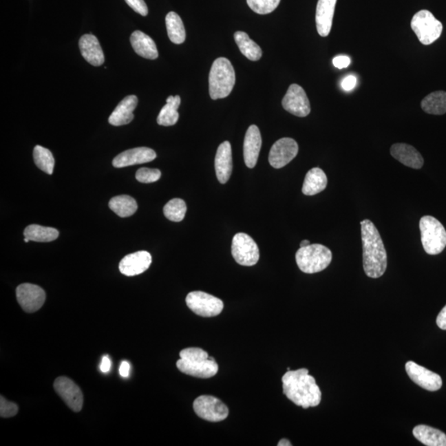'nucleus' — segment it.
<instances>
[{
  "mask_svg": "<svg viewBox=\"0 0 446 446\" xmlns=\"http://www.w3.org/2000/svg\"><path fill=\"white\" fill-rule=\"evenodd\" d=\"M282 383L284 394L297 406L307 409L320 404L321 392L307 369L288 370L283 376Z\"/></svg>",
  "mask_w": 446,
  "mask_h": 446,
  "instance_id": "nucleus-1",
  "label": "nucleus"
},
{
  "mask_svg": "<svg viewBox=\"0 0 446 446\" xmlns=\"http://www.w3.org/2000/svg\"><path fill=\"white\" fill-rule=\"evenodd\" d=\"M363 270L368 277L378 279L387 270V257L381 235L369 219L361 222Z\"/></svg>",
  "mask_w": 446,
  "mask_h": 446,
  "instance_id": "nucleus-2",
  "label": "nucleus"
},
{
  "mask_svg": "<svg viewBox=\"0 0 446 446\" xmlns=\"http://www.w3.org/2000/svg\"><path fill=\"white\" fill-rule=\"evenodd\" d=\"M235 83V74L230 61L224 57L213 62L209 73V94L216 100L231 94Z\"/></svg>",
  "mask_w": 446,
  "mask_h": 446,
  "instance_id": "nucleus-3",
  "label": "nucleus"
},
{
  "mask_svg": "<svg viewBox=\"0 0 446 446\" xmlns=\"http://www.w3.org/2000/svg\"><path fill=\"white\" fill-rule=\"evenodd\" d=\"M332 259V251L320 244H310L308 246L300 247L296 253L297 266L306 274H315L324 270Z\"/></svg>",
  "mask_w": 446,
  "mask_h": 446,
  "instance_id": "nucleus-4",
  "label": "nucleus"
},
{
  "mask_svg": "<svg viewBox=\"0 0 446 446\" xmlns=\"http://www.w3.org/2000/svg\"><path fill=\"white\" fill-rule=\"evenodd\" d=\"M421 243L428 255L441 253L446 246V231L443 225L432 216H424L420 220Z\"/></svg>",
  "mask_w": 446,
  "mask_h": 446,
  "instance_id": "nucleus-5",
  "label": "nucleus"
},
{
  "mask_svg": "<svg viewBox=\"0 0 446 446\" xmlns=\"http://www.w3.org/2000/svg\"><path fill=\"white\" fill-rule=\"evenodd\" d=\"M411 28L420 43L425 45L435 43L443 31V25L440 21L431 12L425 10L413 16Z\"/></svg>",
  "mask_w": 446,
  "mask_h": 446,
  "instance_id": "nucleus-6",
  "label": "nucleus"
},
{
  "mask_svg": "<svg viewBox=\"0 0 446 446\" xmlns=\"http://www.w3.org/2000/svg\"><path fill=\"white\" fill-rule=\"evenodd\" d=\"M186 304L193 312L204 317H216L224 308L223 301L218 297L202 291L189 293L186 297Z\"/></svg>",
  "mask_w": 446,
  "mask_h": 446,
  "instance_id": "nucleus-7",
  "label": "nucleus"
},
{
  "mask_svg": "<svg viewBox=\"0 0 446 446\" xmlns=\"http://www.w3.org/2000/svg\"><path fill=\"white\" fill-rule=\"evenodd\" d=\"M231 254L235 262L243 266H255L259 259L257 244L246 233H237L234 235L231 244Z\"/></svg>",
  "mask_w": 446,
  "mask_h": 446,
  "instance_id": "nucleus-8",
  "label": "nucleus"
},
{
  "mask_svg": "<svg viewBox=\"0 0 446 446\" xmlns=\"http://www.w3.org/2000/svg\"><path fill=\"white\" fill-rule=\"evenodd\" d=\"M193 410L200 418L217 423L225 420L229 414V409L215 396L202 395L194 401Z\"/></svg>",
  "mask_w": 446,
  "mask_h": 446,
  "instance_id": "nucleus-9",
  "label": "nucleus"
},
{
  "mask_svg": "<svg viewBox=\"0 0 446 446\" xmlns=\"http://www.w3.org/2000/svg\"><path fill=\"white\" fill-rule=\"evenodd\" d=\"M16 296L21 308L28 313L39 311L45 301L43 289L32 284H20L16 289Z\"/></svg>",
  "mask_w": 446,
  "mask_h": 446,
  "instance_id": "nucleus-10",
  "label": "nucleus"
},
{
  "mask_svg": "<svg viewBox=\"0 0 446 446\" xmlns=\"http://www.w3.org/2000/svg\"><path fill=\"white\" fill-rule=\"evenodd\" d=\"M284 109L297 117L304 118L311 111V106L307 94L299 85L289 86L286 94L283 98Z\"/></svg>",
  "mask_w": 446,
  "mask_h": 446,
  "instance_id": "nucleus-11",
  "label": "nucleus"
},
{
  "mask_svg": "<svg viewBox=\"0 0 446 446\" xmlns=\"http://www.w3.org/2000/svg\"><path fill=\"white\" fill-rule=\"evenodd\" d=\"M299 152V145L295 140L284 138L277 140L270 149L268 161L271 167L280 169L295 158Z\"/></svg>",
  "mask_w": 446,
  "mask_h": 446,
  "instance_id": "nucleus-12",
  "label": "nucleus"
},
{
  "mask_svg": "<svg viewBox=\"0 0 446 446\" xmlns=\"http://www.w3.org/2000/svg\"><path fill=\"white\" fill-rule=\"evenodd\" d=\"M54 390L73 412H81L84 398L81 388L72 379L66 377L57 378L54 382Z\"/></svg>",
  "mask_w": 446,
  "mask_h": 446,
  "instance_id": "nucleus-13",
  "label": "nucleus"
},
{
  "mask_svg": "<svg viewBox=\"0 0 446 446\" xmlns=\"http://www.w3.org/2000/svg\"><path fill=\"white\" fill-rule=\"evenodd\" d=\"M405 369L409 378L425 390L437 391L442 387V379L439 374L417 365L415 362H407Z\"/></svg>",
  "mask_w": 446,
  "mask_h": 446,
  "instance_id": "nucleus-14",
  "label": "nucleus"
},
{
  "mask_svg": "<svg viewBox=\"0 0 446 446\" xmlns=\"http://www.w3.org/2000/svg\"><path fill=\"white\" fill-rule=\"evenodd\" d=\"M178 369L182 373L201 379H209L216 375L218 372V365L213 357L204 361H186L180 359L176 363Z\"/></svg>",
  "mask_w": 446,
  "mask_h": 446,
  "instance_id": "nucleus-15",
  "label": "nucleus"
},
{
  "mask_svg": "<svg viewBox=\"0 0 446 446\" xmlns=\"http://www.w3.org/2000/svg\"><path fill=\"white\" fill-rule=\"evenodd\" d=\"M151 255L149 252L142 251L127 255L119 263V270L126 276L142 274L151 266Z\"/></svg>",
  "mask_w": 446,
  "mask_h": 446,
  "instance_id": "nucleus-16",
  "label": "nucleus"
},
{
  "mask_svg": "<svg viewBox=\"0 0 446 446\" xmlns=\"http://www.w3.org/2000/svg\"><path fill=\"white\" fill-rule=\"evenodd\" d=\"M156 158V153L151 148L138 147L131 149L116 156L113 165L116 168L151 162Z\"/></svg>",
  "mask_w": 446,
  "mask_h": 446,
  "instance_id": "nucleus-17",
  "label": "nucleus"
},
{
  "mask_svg": "<svg viewBox=\"0 0 446 446\" xmlns=\"http://www.w3.org/2000/svg\"><path fill=\"white\" fill-rule=\"evenodd\" d=\"M262 135L257 126L251 125L244 140V160L248 168H254L257 163L260 148H262Z\"/></svg>",
  "mask_w": 446,
  "mask_h": 446,
  "instance_id": "nucleus-18",
  "label": "nucleus"
},
{
  "mask_svg": "<svg viewBox=\"0 0 446 446\" xmlns=\"http://www.w3.org/2000/svg\"><path fill=\"white\" fill-rule=\"evenodd\" d=\"M392 157L400 163L415 169L423 167L424 159L421 153L415 147L406 143H396L390 149Z\"/></svg>",
  "mask_w": 446,
  "mask_h": 446,
  "instance_id": "nucleus-19",
  "label": "nucleus"
},
{
  "mask_svg": "<svg viewBox=\"0 0 446 446\" xmlns=\"http://www.w3.org/2000/svg\"><path fill=\"white\" fill-rule=\"evenodd\" d=\"M337 0H318L316 10L317 30L321 36H328L332 30Z\"/></svg>",
  "mask_w": 446,
  "mask_h": 446,
  "instance_id": "nucleus-20",
  "label": "nucleus"
},
{
  "mask_svg": "<svg viewBox=\"0 0 446 446\" xmlns=\"http://www.w3.org/2000/svg\"><path fill=\"white\" fill-rule=\"evenodd\" d=\"M215 171L221 184L229 180L233 172V152L229 142H222L219 146L215 157Z\"/></svg>",
  "mask_w": 446,
  "mask_h": 446,
  "instance_id": "nucleus-21",
  "label": "nucleus"
},
{
  "mask_svg": "<svg viewBox=\"0 0 446 446\" xmlns=\"http://www.w3.org/2000/svg\"><path fill=\"white\" fill-rule=\"evenodd\" d=\"M138 99L136 95H129L123 98L110 115L109 122L111 125L119 127L127 125L134 118V111L138 106Z\"/></svg>",
  "mask_w": 446,
  "mask_h": 446,
  "instance_id": "nucleus-22",
  "label": "nucleus"
},
{
  "mask_svg": "<svg viewBox=\"0 0 446 446\" xmlns=\"http://www.w3.org/2000/svg\"><path fill=\"white\" fill-rule=\"evenodd\" d=\"M81 55L89 64L94 66H100L105 62V55L100 43L96 36L85 34L81 36L78 43Z\"/></svg>",
  "mask_w": 446,
  "mask_h": 446,
  "instance_id": "nucleus-23",
  "label": "nucleus"
},
{
  "mask_svg": "<svg viewBox=\"0 0 446 446\" xmlns=\"http://www.w3.org/2000/svg\"><path fill=\"white\" fill-rule=\"evenodd\" d=\"M131 44L135 52L140 56L149 60H155L158 57L156 45L154 40L140 31H135L131 36Z\"/></svg>",
  "mask_w": 446,
  "mask_h": 446,
  "instance_id": "nucleus-24",
  "label": "nucleus"
},
{
  "mask_svg": "<svg viewBox=\"0 0 446 446\" xmlns=\"http://www.w3.org/2000/svg\"><path fill=\"white\" fill-rule=\"evenodd\" d=\"M328 185V177L320 168H312L307 173L304 182L303 191L307 196L315 195L326 188Z\"/></svg>",
  "mask_w": 446,
  "mask_h": 446,
  "instance_id": "nucleus-25",
  "label": "nucleus"
},
{
  "mask_svg": "<svg viewBox=\"0 0 446 446\" xmlns=\"http://www.w3.org/2000/svg\"><path fill=\"white\" fill-rule=\"evenodd\" d=\"M413 436L421 443L427 446H446V435L440 429L419 425L413 429Z\"/></svg>",
  "mask_w": 446,
  "mask_h": 446,
  "instance_id": "nucleus-26",
  "label": "nucleus"
},
{
  "mask_svg": "<svg viewBox=\"0 0 446 446\" xmlns=\"http://www.w3.org/2000/svg\"><path fill=\"white\" fill-rule=\"evenodd\" d=\"M234 39L240 51L247 59L252 61H259L262 56V50L259 45L250 39L247 33L238 31L235 33Z\"/></svg>",
  "mask_w": 446,
  "mask_h": 446,
  "instance_id": "nucleus-27",
  "label": "nucleus"
},
{
  "mask_svg": "<svg viewBox=\"0 0 446 446\" xmlns=\"http://www.w3.org/2000/svg\"><path fill=\"white\" fill-rule=\"evenodd\" d=\"M181 98L180 96H169L167 99V105L160 110L157 123L160 126L169 127L176 124L179 120V113L178 109L180 105Z\"/></svg>",
  "mask_w": 446,
  "mask_h": 446,
  "instance_id": "nucleus-28",
  "label": "nucleus"
},
{
  "mask_svg": "<svg viewBox=\"0 0 446 446\" xmlns=\"http://www.w3.org/2000/svg\"><path fill=\"white\" fill-rule=\"evenodd\" d=\"M421 109L425 113L433 115H443L446 113V92L436 91L427 95L421 103Z\"/></svg>",
  "mask_w": 446,
  "mask_h": 446,
  "instance_id": "nucleus-29",
  "label": "nucleus"
},
{
  "mask_svg": "<svg viewBox=\"0 0 446 446\" xmlns=\"http://www.w3.org/2000/svg\"><path fill=\"white\" fill-rule=\"evenodd\" d=\"M169 40L173 43L181 44L185 41L186 32L183 21L175 12H169L165 18Z\"/></svg>",
  "mask_w": 446,
  "mask_h": 446,
  "instance_id": "nucleus-30",
  "label": "nucleus"
},
{
  "mask_svg": "<svg viewBox=\"0 0 446 446\" xmlns=\"http://www.w3.org/2000/svg\"><path fill=\"white\" fill-rule=\"evenodd\" d=\"M113 212L121 217H127L134 215L138 210V204L134 198L128 195L116 196L111 198L109 204Z\"/></svg>",
  "mask_w": 446,
  "mask_h": 446,
  "instance_id": "nucleus-31",
  "label": "nucleus"
},
{
  "mask_svg": "<svg viewBox=\"0 0 446 446\" xmlns=\"http://www.w3.org/2000/svg\"><path fill=\"white\" fill-rule=\"evenodd\" d=\"M24 237L36 242H50L59 237V231L52 227L30 225L24 231Z\"/></svg>",
  "mask_w": 446,
  "mask_h": 446,
  "instance_id": "nucleus-32",
  "label": "nucleus"
},
{
  "mask_svg": "<svg viewBox=\"0 0 446 446\" xmlns=\"http://www.w3.org/2000/svg\"><path fill=\"white\" fill-rule=\"evenodd\" d=\"M33 159L37 167L48 175H52L55 159L52 153L48 149L41 146H36L33 151Z\"/></svg>",
  "mask_w": 446,
  "mask_h": 446,
  "instance_id": "nucleus-33",
  "label": "nucleus"
},
{
  "mask_svg": "<svg viewBox=\"0 0 446 446\" xmlns=\"http://www.w3.org/2000/svg\"><path fill=\"white\" fill-rule=\"evenodd\" d=\"M187 206L180 198H173L164 206V214L169 220L180 222L184 220Z\"/></svg>",
  "mask_w": 446,
  "mask_h": 446,
  "instance_id": "nucleus-34",
  "label": "nucleus"
},
{
  "mask_svg": "<svg viewBox=\"0 0 446 446\" xmlns=\"http://www.w3.org/2000/svg\"><path fill=\"white\" fill-rule=\"evenodd\" d=\"M248 6L258 14H270L279 6L280 0H246Z\"/></svg>",
  "mask_w": 446,
  "mask_h": 446,
  "instance_id": "nucleus-35",
  "label": "nucleus"
},
{
  "mask_svg": "<svg viewBox=\"0 0 446 446\" xmlns=\"http://www.w3.org/2000/svg\"><path fill=\"white\" fill-rule=\"evenodd\" d=\"M161 172L157 169L142 168L139 169L136 173V179L140 183H154L160 180Z\"/></svg>",
  "mask_w": 446,
  "mask_h": 446,
  "instance_id": "nucleus-36",
  "label": "nucleus"
},
{
  "mask_svg": "<svg viewBox=\"0 0 446 446\" xmlns=\"http://www.w3.org/2000/svg\"><path fill=\"white\" fill-rule=\"evenodd\" d=\"M180 357L181 359H186V361H204V359L209 358V354L205 350L196 348V347L182 350Z\"/></svg>",
  "mask_w": 446,
  "mask_h": 446,
  "instance_id": "nucleus-37",
  "label": "nucleus"
},
{
  "mask_svg": "<svg viewBox=\"0 0 446 446\" xmlns=\"http://www.w3.org/2000/svg\"><path fill=\"white\" fill-rule=\"evenodd\" d=\"M19 412V407L14 403L10 402L1 396L0 398V416L3 418H8L17 415Z\"/></svg>",
  "mask_w": 446,
  "mask_h": 446,
  "instance_id": "nucleus-38",
  "label": "nucleus"
},
{
  "mask_svg": "<svg viewBox=\"0 0 446 446\" xmlns=\"http://www.w3.org/2000/svg\"><path fill=\"white\" fill-rule=\"evenodd\" d=\"M127 6L138 14L147 16L148 14V8L144 0H125Z\"/></svg>",
  "mask_w": 446,
  "mask_h": 446,
  "instance_id": "nucleus-39",
  "label": "nucleus"
},
{
  "mask_svg": "<svg viewBox=\"0 0 446 446\" xmlns=\"http://www.w3.org/2000/svg\"><path fill=\"white\" fill-rule=\"evenodd\" d=\"M350 58L347 56H337L334 58L332 62L334 67L337 69H345L350 65Z\"/></svg>",
  "mask_w": 446,
  "mask_h": 446,
  "instance_id": "nucleus-40",
  "label": "nucleus"
},
{
  "mask_svg": "<svg viewBox=\"0 0 446 446\" xmlns=\"http://www.w3.org/2000/svg\"><path fill=\"white\" fill-rule=\"evenodd\" d=\"M357 85V78L354 76H348L343 78L341 82L342 89L346 91H351Z\"/></svg>",
  "mask_w": 446,
  "mask_h": 446,
  "instance_id": "nucleus-41",
  "label": "nucleus"
},
{
  "mask_svg": "<svg viewBox=\"0 0 446 446\" xmlns=\"http://www.w3.org/2000/svg\"><path fill=\"white\" fill-rule=\"evenodd\" d=\"M436 324L442 330H446V305L436 318Z\"/></svg>",
  "mask_w": 446,
  "mask_h": 446,
  "instance_id": "nucleus-42",
  "label": "nucleus"
},
{
  "mask_svg": "<svg viewBox=\"0 0 446 446\" xmlns=\"http://www.w3.org/2000/svg\"><path fill=\"white\" fill-rule=\"evenodd\" d=\"M120 375L123 378L128 377L130 374V363L127 361H123L119 368Z\"/></svg>",
  "mask_w": 446,
  "mask_h": 446,
  "instance_id": "nucleus-43",
  "label": "nucleus"
},
{
  "mask_svg": "<svg viewBox=\"0 0 446 446\" xmlns=\"http://www.w3.org/2000/svg\"><path fill=\"white\" fill-rule=\"evenodd\" d=\"M111 369V361L109 357H103L100 365V370L103 373H107Z\"/></svg>",
  "mask_w": 446,
  "mask_h": 446,
  "instance_id": "nucleus-44",
  "label": "nucleus"
},
{
  "mask_svg": "<svg viewBox=\"0 0 446 446\" xmlns=\"http://www.w3.org/2000/svg\"><path fill=\"white\" fill-rule=\"evenodd\" d=\"M291 442L287 439H282L279 442L278 446H291Z\"/></svg>",
  "mask_w": 446,
  "mask_h": 446,
  "instance_id": "nucleus-45",
  "label": "nucleus"
},
{
  "mask_svg": "<svg viewBox=\"0 0 446 446\" xmlns=\"http://www.w3.org/2000/svg\"><path fill=\"white\" fill-rule=\"evenodd\" d=\"M310 245V242L308 240H304V241L300 243V247H305Z\"/></svg>",
  "mask_w": 446,
  "mask_h": 446,
  "instance_id": "nucleus-46",
  "label": "nucleus"
},
{
  "mask_svg": "<svg viewBox=\"0 0 446 446\" xmlns=\"http://www.w3.org/2000/svg\"><path fill=\"white\" fill-rule=\"evenodd\" d=\"M29 241H30V240H29L28 238H27V237L24 238V242H28Z\"/></svg>",
  "mask_w": 446,
  "mask_h": 446,
  "instance_id": "nucleus-47",
  "label": "nucleus"
}]
</instances>
